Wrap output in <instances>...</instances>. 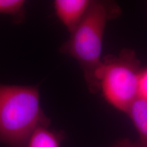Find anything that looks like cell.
Here are the masks:
<instances>
[{
	"mask_svg": "<svg viewBox=\"0 0 147 147\" xmlns=\"http://www.w3.org/2000/svg\"><path fill=\"white\" fill-rule=\"evenodd\" d=\"M40 125H49V120L40 106L38 87L0 84V142L25 147Z\"/></svg>",
	"mask_w": 147,
	"mask_h": 147,
	"instance_id": "cell-2",
	"label": "cell"
},
{
	"mask_svg": "<svg viewBox=\"0 0 147 147\" xmlns=\"http://www.w3.org/2000/svg\"><path fill=\"white\" fill-rule=\"evenodd\" d=\"M91 3L90 0H55L53 5L57 17L71 33L85 16Z\"/></svg>",
	"mask_w": 147,
	"mask_h": 147,
	"instance_id": "cell-4",
	"label": "cell"
},
{
	"mask_svg": "<svg viewBox=\"0 0 147 147\" xmlns=\"http://www.w3.org/2000/svg\"><path fill=\"white\" fill-rule=\"evenodd\" d=\"M126 114L131 119L143 147H147V100L138 97L128 108Z\"/></svg>",
	"mask_w": 147,
	"mask_h": 147,
	"instance_id": "cell-5",
	"label": "cell"
},
{
	"mask_svg": "<svg viewBox=\"0 0 147 147\" xmlns=\"http://www.w3.org/2000/svg\"><path fill=\"white\" fill-rule=\"evenodd\" d=\"M25 4L23 0H0V14H9L16 19H21Z\"/></svg>",
	"mask_w": 147,
	"mask_h": 147,
	"instance_id": "cell-7",
	"label": "cell"
},
{
	"mask_svg": "<svg viewBox=\"0 0 147 147\" xmlns=\"http://www.w3.org/2000/svg\"><path fill=\"white\" fill-rule=\"evenodd\" d=\"M138 97L147 100V67L141 69L138 79Z\"/></svg>",
	"mask_w": 147,
	"mask_h": 147,
	"instance_id": "cell-8",
	"label": "cell"
},
{
	"mask_svg": "<svg viewBox=\"0 0 147 147\" xmlns=\"http://www.w3.org/2000/svg\"><path fill=\"white\" fill-rule=\"evenodd\" d=\"M140 62L135 53L123 51L118 56L106 57L96 74L99 90L110 105L125 113L138 97Z\"/></svg>",
	"mask_w": 147,
	"mask_h": 147,
	"instance_id": "cell-3",
	"label": "cell"
},
{
	"mask_svg": "<svg viewBox=\"0 0 147 147\" xmlns=\"http://www.w3.org/2000/svg\"><path fill=\"white\" fill-rule=\"evenodd\" d=\"M119 13V8L115 4L92 1L85 16L61 47L62 53L78 61L93 93L99 91L96 74L102 63V44L106 24Z\"/></svg>",
	"mask_w": 147,
	"mask_h": 147,
	"instance_id": "cell-1",
	"label": "cell"
},
{
	"mask_svg": "<svg viewBox=\"0 0 147 147\" xmlns=\"http://www.w3.org/2000/svg\"><path fill=\"white\" fill-rule=\"evenodd\" d=\"M114 147H136L134 145L127 140H124L121 141L117 143Z\"/></svg>",
	"mask_w": 147,
	"mask_h": 147,
	"instance_id": "cell-9",
	"label": "cell"
},
{
	"mask_svg": "<svg viewBox=\"0 0 147 147\" xmlns=\"http://www.w3.org/2000/svg\"><path fill=\"white\" fill-rule=\"evenodd\" d=\"M63 135L49 128V125L38 127L27 140L25 147H61Z\"/></svg>",
	"mask_w": 147,
	"mask_h": 147,
	"instance_id": "cell-6",
	"label": "cell"
}]
</instances>
